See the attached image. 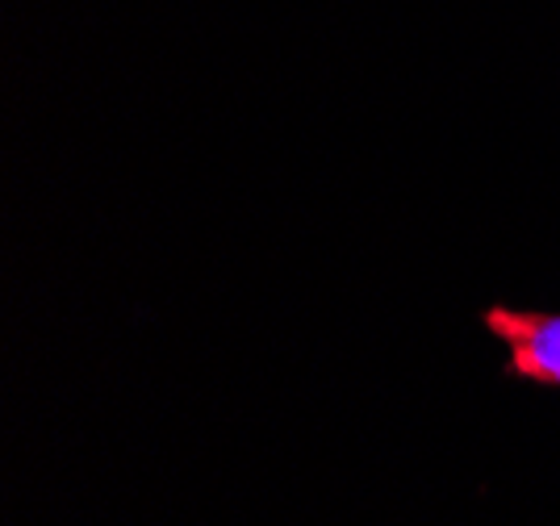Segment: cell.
<instances>
[{
  "label": "cell",
  "instance_id": "6da1fadb",
  "mask_svg": "<svg viewBox=\"0 0 560 526\" xmlns=\"http://www.w3.org/2000/svg\"><path fill=\"white\" fill-rule=\"evenodd\" d=\"M486 326L493 330V339H502L506 347L511 376L560 389V314L493 305L486 309Z\"/></svg>",
  "mask_w": 560,
  "mask_h": 526
}]
</instances>
